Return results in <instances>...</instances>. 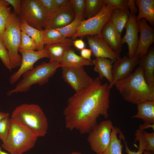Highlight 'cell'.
Masks as SVG:
<instances>
[{
    "instance_id": "603a6c76",
    "label": "cell",
    "mask_w": 154,
    "mask_h": 154,
    "mask_svg": "<svg viewBox=\"0 0 154 154\" xmlns=\"http://www.w3.org/2000/svg\"><path fill=\"white\" fill-rule=\"evenodd\" d=\"M72 45V43H57L44 45V48L48 54L50 61L60 64L65 52Z\"/></svg>"
},
{
    "instance_id": "d4e9b609",
    "label": "cell",
    "mask_w": 154,
    "mask_h": 154,
    "mask_svg": "<svg viewBox=\"0 0 154 154\" xmlns=\"http://www.w3.org/2000/svg\"><path fill=\"white\" fill-rule=\"evenodd\" d=\"M42 31L44 45L72 43L73 41L71 38L64 37L56 29H45Z\"/></svg>"
},
{
    "instance_id": "836d02e7",
    "label": "cell",
    "mask_w": 154,
    "mask_h": 154,
    "mask_svg": "<svg viewBox=\"0 0 154 154\" xmlns=\"http://www.w3.org/2000/svg\"><path fill=\"white\" fill-rule=\"evenodd\" d=\"M12 13L11 7L0 9V36L2 37L7 19Z\"/></svg>"
},
{
    "instance_id": "d590c367",
    "label": "cell",
    "mask_w": 154,
    "mask_h": 154,
    "mask_svg": "<svg viewBox=\"0 0 154 154\" xmlns=\"http://www.w3.org/2000/svg\"><path fill=\"white\" fill-rule=\"evenodd\" d=\"M105 4L114 9L128 10V0H104Z\"/></svg>"
},
{
    "instance_id": "ba28073f",
    "label": "cell",
    "mask_w": 154,
    "mask_h": 154,
    "mask_svg": "<svg viewBox=\"0 0 154 154\" xmlns=\"http://www.w3.org/2000/svg\"><path fill=\"white\" fill-rule=\"evenodd\" d=\"M114 9L104 3L101 11L96 15L82 22L77 31L71 38L73 40L77 37L87 36H101L102 29L110 20Z\"/></svg>"
},
{
    "instance_id": "4fadbf2b",
    "label": "cell",
    "mask_w": 154,
    "mask_h": 154,
    "mask_svg": "<svg viewBox=\"0 0 154 154\" xmlns=\"http://www.w3.org/2000/svg\"><path fill=\"white\" fill-rule=\"evenodd\" d=\"M124 28L126 33L121 38L122 43V44H127L128 48L127 55L128 57L131 58L135 56L139 40L138 33L139 29L136 15L130 14Z\"/></svg>"
},
{
    "instance_id": "484cf974",
    "label": "cell",
    "mask_w": 154,
    "mask_h": 154,
    "mask_svg": "<svg viewBox=\"0 0 154 154\" xmlns=\"http://www.w3.org/2000/svg\"><path fill=\"white\" fill-rule=\"evenodd\" d=\"M21 29L25 33L35 42L37 45V51L43 49L44 48L42 30H39L28 25L26 22L21 21Z\"/></svg>"
},
{
    "instance_id": "7c38bea8",
    "label": "cell",
    "mask_w": 154,
    "mask_h": 154,
    "mask_svg": "<svg viewBox=\"0 0 154 154\" xmlns=\"http://www.w3.org/2000/svg\"><path fill=\"white\" fill-rule=\"evenodd\" d=\"M139 59L138 55H135L131 58L124 56L114 62L112 70L113 82L111 85H109L110 89L117 81L128 77L132 73L135 67L138 64Z\"/></svg>"
},
{
    "instance_id": "5bb4252c",
    "label": "cell",
    "mask_w": 154,
    "mask_h": 154,
    "mask_svg": "<svg viewBox=\"0 0 154 154\" xmlns=\"http://www.w3.org/2000/svg\"><path fill=\"white\" fill-rule=\"evenodd\" d=\"M88 45L93 56L105 58L114 62L120 58V54L114 51L102 37L86 36Z\"/></svg>"
},
{
    "instance_id": "7dc6e473",
    "label": "cell",
    "mask_w": 154,
    "mask_h": 154,
    "mask_svg": "<svg viewBox=\"0 0 154 154\" xmlns=\"http://www.w3.org/2000/svg\"><path fill=\"white\" fill-rule=\"evenodd\" d=\"M1 147L0 146V154H12L11 153H7L6 152H5L3 151H2L1 149Z\"/></svg>"
},
{
    "instance_id": "7bdbcfd3",
    "label": "cell",
    "mask_w": 154,
    "mask_h": 154,
    "mask_svg": "<svg viewBox=\"0 0 154 154\" xmlns=\"http://www.w3.org/2000/svg\"><path fill=\"white\" fill-rule=\"evenodd\" d=\"M70 0H54L59 7L70 5Z\"/></svg>"
},
{
    "instance_id": "277c9868",
    "label": "cell",
    "mask_w": 154,
    "mask_h": 154,
    "mask_svg": "<svg viewBox=\"0 0 154 154\" xmlns=\"http://www.w3.org/2000/svg\"><path fill=\"white\" fill-rule=\"evenodd\" d=\"M11 120L9 135L1 146L12 154H22L34 147L38 137L17 121Z\"/></svg>"
},
{
    "instance_id": "7402d4cb",
    "label": "cell",
    "mask_w": 154,
    "mask_h": 154,
    "mask_svg": "<svg viewBox=\"0 0 154 154\" xmlns=\"http://www.w3.org/2000/svg\"><path fill=\"white\" fill-rule=\"evenodd\" d=\"M60 65V67L62 66L78 67L92 65V61L77 55L75 53L74 50L71 47L65 52Z\"/></svg>"
},
{
    "instance_id": "7a4b0ae2",
    "label": "cell",
    "mask_w": 154,
    "mask_h": 154,
    "mask_svg": "<svg viewBox=\"0 0 154 154\" xmlns=\"http://www.w3.org/2000/svg\"><path fill=\"white\" fill-rule=\"evenodd\" d=\"M114 85L128 102L137 105L146 101H154V87L146 83L143 69L140 66L129 76L117 81Z\"/></svg>"
},
{
    "instance_id": "ac0fdd59",
    "label": "cell",
    "mask_w": 154,
    "mask_h": 154,
    "mask_svg": "<svg viewBox=\"0 0 154 154\" xmlns=\"http://www.w3.org/2000/svg\"><path fill=\"white\" fill-rule=\"evenodd\" d=\"M138 64L144 71V76L147 84L150 87H154V49L150 48L145 55L140 58Z\"/></svg>"
},
{
    "instance_id": "8992f818",
    "label": "cell",
    "mask_w": 154,
    "mask_h": 154,
    "mask_svg": "<svg viewBox=\"0 0 154 154\" xmlns=\"http://www.w3.org/2000/svg\"><path fill=\"white\" fill-rule=\"evenodd\" d=\"M21 20L14 12L8 17L2 38L8 52L12 69L20 66L22 58L18 53L21 41Z\"/></svg>"
},
{
    "instance_id": "f546056e",
    "label": "cell",
    "mask_w": 154,
    "mask_h": 154,
    "mask_svg": "<svg viewBox=\"0 0 154 154\" xmlns=\"http://www.w3.org/2000/svg\"><path fill=\"white\" fill-rule=\"evenodd\" d=\"M84 18L76 16L74 20L70 23L62 28L56 29L64 37L72 38L77 31Z\"/></svg>"
},
{
    "instance_id": "ffe728a7",
    "label": "cell",
    "mask_w": 154,
    "mask_h": 154,
    "mask_svg": "<svg viewBox=\"0 0 154 154\" xmlns=\"http://www.w3.org/2000/svg\"><path fill=\"white\" fill-rule=\"evenodd\" d=\"M138 7V13L136 16V20L144 19L153 25L154 24V0H135Z\"/></svg>"
},
{
    "instance_id": "9c48e42d",
    "label": "cell",
    "mask_w": 154,
    "mask_h": 154,
    "mask_svg": "<svg viewBox=\"0 0 154 154\" xmlns=\"http://www.w3.org/2000/svg\"><path fill=\"white\" fill-rule=\"evenodd\" d=\"M113 127L111 120H104L97 124L88 133V141L91 150L97 154L103 153L108 147Z\"/></svg>"
},
{
    "instance_id": "d6986e66",
    "label": "cell",
    "mask_w": 154,
    "mask_h": 154,
    "mask_svg": "<svg viewBox=\"0 0 154 154\" xmlns=\"http://www.w3.org/2000/svg\"><path fill=\"white\" fill-rule=\"evenodd\" d=\"M92 63L94 66V71L98 74L100 79L105 78L109 82V86L111 85L113 82L112 61L107 58L97 57L92 60Z\"/></svg>"
},
{
    "instance_id": "30bf717a",
    "label": "cell",
    "mask_w": 154,
    "mask_h": 154,
    "mask_svg": "<svg viewBox=\"0 0 154 154\" xmlns=\"http://www.w3.org/2000/svg\"><path fill=\"white\" fill-rule=\"evenodd\" d=\"M61 67L62 78L76 92L86 90L94 81V79L85 71L84 66H62Z\"/></svg>"
},
{
    "instance_id": "6da1fadb",
    "label": "cell",
    "mask_w": 154,
    "mask_h": 154,
    "mask_svg": "<svg viewBox=\"0 0 154 154\" xmlns=\"http://www.w3.org/2000/svg\"><path fill=\"white\" fill-rule=\"evenodd\" d=\"M108 82L102 83L99 77L85 90L75 92L68 99L63 112L66 128L89 133L98 124L100 116H109L110 89Z\"/></svg>"
},
{
    "instance_id": "b9f144b4",
    "label": "cell",
    "mask_w": 154,
    "mask_h": 154,
    "mask_svg": "<svg viewBox=\"0 0 154 154\" xmlns=\"http://www.w3.org/2000/svg\"><path fill=\"white\" fill-rule=\"evenodd\" d=\"M72 44L76 48L81 50L85 48V44L82 39H78L73 40Z\"/></svg>"
},
{
    "instance_id": "9a60e30c",
    "label": "cell",
    "mask_w": 154,
    "mask_h": 154,
    "mask_svg": "<svg viewBox=\"0 0 154 154\" xmlns=\"http://www.w3.org/2000/svg\"><path fill=\"white\" fill-rule=\"evenodd\" d=\"M75 18L74 10L70 5L60 7L50 18L44 29H57L62 28L70 23Z\"/></svg>"
},
{
    "instance_id": "e575fe53",
    "label": "cell",
    "mask_w": 154,
    "mask_h": 154,
    "mask_svg": "<svg viewBox=\"0 0 154 154\" xmlns=\"http://www.w3.org/2000/svg\"><path fill=\"white\" fill-rule=\"evenodd\" d=\"M86 0H70V5L73 8L76 16L85 18Z\"/></svg>"
},
{
    "instance_id": "8d00e7d4",
    "label": "cell",
    "mask_w": 154,
    "mask_h": 154,
    "mask_svg": "<svg viewBox=\"0 0 154 154\" xmlns=\"http://www.w3.org/2000/svg\"><path fill=\"white\" fill-rule=\"evenodd\" d=\"M39 1L47 12L49 18L59 8L54 0H39Z\"/></svg>"
},
{
    "instance_id": "e0dca14e",
    "label": "cell",
    "mask_w": 154,
    "mask_h": 154,
    "mask_svg": "<svg viewBox=\"0 0 154 154\" xmlns=\"http://www.w3.org/2000/svg\"><path fill=\"white\" fill-rule=\"evenodd\" d=\"M101 36L115 52L119 54L122 48V43L120 34L108 21L103 27Z\"/></svg>"
},
{
    "instance_id": "52a82bcc",
    "label": "cell",
    "mask_w": 154,
    "mask_h": 154,
    "mask_svg": "<svg viewBox=\"0 0 154 154\" xmlns=\"http://www.w3.org/2000/svg\"><path fill=\"white\" fill-rule=\"evenodd\" d=\"M21 21L40 31L43 30L49 17L39 0H22L19 16Z\"/></svg>"
},
{
    "instance_id": "3957f363",
    "label": "cell",
    "mask_w": 154,
    "mask_h": 154,
    "mask_svg": "<svg viewBox=\"0 0 154 154\" xmlns=\"http://www.w3.org/2000/svg\"><path fill=\"white\" fill-rule=\"evenodd\" d=\"M11 118L26 127L38 137L44 136L47 133V119L37 104H23L17 107Z\"/></svg>"
},
{
    "instance_id": "cb8c5ba5",
    "label": "cell",
    "mask_w": 154,
    "mask_h": 154,
    "mask_svg": "<svg viewBox=\"0 0 154 154\" xmlns=\"http://www.w3.org/2000/svg\"><path fill=\"white\" fill-rule=\"evenodd\" d=\"M121 132L119 128L113 127L110 144L105 151L100 154H122L123 145L121 143Z\"/></svg>"
},
{
    "instance_id": "2e32d148",
    "label": "cell",
    "mask_w": 154,
    "mask_h": 154,
    "mask_svg": "<svg viewBox=\"0 0 154 154\" xmlns=\"http://www.w3.org/2000/svg\"><path fill=\"white\" fill-rule=\"evenodd\" d=\"M144 19L137 21L140 33L138 43L135 54L141 58L148 52L154 42V29L149 26Z\"/></svg>"
},
{
    "instance_id": "f6af8a7d",
    "label": "cell",
    "mask_w": 154,
    "mask_h": 154,
    "mask_svg": "<svg viewBox=\"0 0 154 154\" xmlns=\"http://www.w3.org/2000/svg\"><path fill=\"white\" fill-rule=\"evenodd\" d=\"M9 116V113L0 111V121L4 118Z\"/></svg>"
},
{
    "instance_id": "60d3db41",
    "label": "cell",
    "mask_w": 154,
    "mask_h": 154,
    "mask_svg": "<svg viewBox=\"0 0 154 154\" xmlns=\"http://www.w3.org/2000/svg\"><path fill=\"white\" fill-rule=\"evenodd\" d=\"M92 52L90 49L84 48L81 50V56L83 58L92 61L91 56Z\"/></svg>"
},
{
    "instance_id": "f1b7e54d",
    "label": "cell",
    "mask_w": 154,
    "mask_h": 154,
    "mask_svg": "<svg viewBox=\"0 0 154 154\" xmlns=\"http://www.w3.org/2000/svg\"><path fill=\"white\" fill-rule=\"evenodd\" d=\"M104 4V0H86L85 17L88 19L96 15L101 11Z\"/></svg>"
},
{
    "instance_id": "ee69618b",
    "label": "cell",
    "mask_w": 154,
    "mask_h": 154,
    "mask_svg": "<svg viewBox=\"0 0 154 154\" xmlns=\"http://www.w3.org/2000/svg\"><path fill=\"white\" fill-rule=\"evenodd\" d=\"M9 5L5 0H0V9L8 7Z\"/></svg>"
},
{
    "instance_id": "4dcf8cb0",
    "label": "cell",
    "mask_w": 154,
    "mask_h": 154,
    "mask_svg": "<svg viewBox=\"0 0 154 154\" xmlns=\"http://www.w3.org/2000/svg\"><path fill=\"white\" fill-rule=\"evenodd\" d=\"M37 49V45L35 41L24 32L21 31V41L19 52Z\"/></svg>"
},
{
    "instance_id": "1f68e13d",
    "label": "cell",
    "mask_w": 154,
    "mask_h": 154,
    "mask_svg": "<svg viewBox=\"0 0 154 154\" xmlns=\"http://www.w3.org/2000/svg\"><path fill=\"white\" fill-rule=\"evenodd\" d=\"M11 126V120L9 116L0 121V139L2 142L7 139L9 135Z\"/></svg>"
},
{
    "instance_id": "d6a6232c",
    "label": "cell",
    "mask_w": 154,
    "mask_h": 154,
    "mask_svg": "<svg viewBox=\"0 0 154 154\" xmlns=\"http://www.w3.org/2000/svg\"><path fill=\"white\" fill-rule=\"evenodd\" d=\"M0 59L7 69L10 71L12 69L8 51L0 36Z\"/></svg>"
},
{
    "instance_id": "ab89813d",
    "label": "cell",
    "mask_w": 154,
    "mask_h": 154,
    "mask_svg": "<svg viewBox=\"0 0 154 154\" xmlns=\"http://www.w3.org/2000/svg\"><path fill=\"white\" fill-rule=\"evenodd\" d=\"M129 9H130V14L132 15H136L138 13V9L137 7L134 0H128Z\"/></svg>"
},
{
    "instance_id": "74e56055",
    "label": "cell",
    "mask_w": 154,
    "mask_h": 154,
    "mask_svg": "<svg viewBox=\"0 0 154 154\" xmlns=\"http://www.w3.org/2000/svg\"><path fill=\"white\" fill-rule=\"evenodd\" d=\"M142 137L146 142L147 145L144 150L151 151L154 152V132L148 133L143 131Z\"/></svg>"
},
{
    "instance_id": "83f0119b",
    "label": "cell",
    "mask_w": 154,
    "mask_h": 154,
    "mask_svg": "<svg viewBox=\"0 0 154 154\" xmlns=\"http://www.w3.org/2000/svg\"><path fill=\"white\" fill-rule=\"evenodd\" d=\"M149 126L145 124H141L140 125L139 128L136 131L135 135V142L137 141H139V147H137L138 149V151L136 152L135 150L132 151L130 150L127 146V143L125 141L124 136L122 133L121 132V135L122 139H123L125 144V152L127 154H143V151L145 149L147 145V143L143 139L142 133V131L145 129L148 128Z\"/></svg>"
},
{
    "instance_id": "5b68a950",
    "label": "cell",
    "mask_w": 154,
    "mask_h": 154,
    "mask_svg": "<svg viewBox=\"0 0 154 154\" xmlns=\"http://www.w3.org/2000/svg\"><path fill=\"white\" fill-rule=\"evenodd\" d=\"M60 67V64L52 61L42 63L23 74L22 79L18 82L15 88L7 92V95L27 92L33 85L43 86L48 82Z\"/></svg>"
},
{
    "instance_id": "f35d334b",
    "label": "cell",
    "mask_w": 154,
    "mask_h": 154,
    "mask_svg": "<svg viewBox=\"0 0 154 154\" xmlns=\"http://www.w3.org/2000/svg\"><path fill=\"white\" fill-rule=\"evenodd\" d=\"M5 0L13 6L14 9V12L19 16L21 11V0Z\"/></svg>"
},
{
    "instance_id": "c3c4849f",
    "label": "cell",
    "mask_w": 154,
    "mask_h": 154,
    "mask_svg": "<svg viewBox=\"0 0 154 154\" xmlns=\"http://www.w3.org/2000/svg\"><path fill=\"white\" fill-rule=\"evenodd\" d=\"M68 154H82V153L79 152L74 151Z\"/></svg>"
},
{
    "instance_id": "4316f807",
    "label": "cell",
    "mask_w": 154,
    "mask_h": 154,
    "mask_svg": "<svg viewBox=\"0 0 154 154\" xmlns=\"http://www.w3.org/2000/svg\"><path fill=\"white\" fill-rule=\"evenodd\" d=\"M130 15L128 10L114 9L110 20L121 34L127 21Z\"/></svg>"
},
{
    "instance_id": "44dd1931",
    "label": "cell",
    "mask_w": 154,
    "mask_h": 154,
    "mask_svg": "<svg viewBox=\"0 0 154 154\" xmlns=\"http://www.w3.org/2000/svg\"><path fill=\"white\" fill-rule=\"evenodd\" d=\"M137 105V112L132 118L141 119L144 123L154 124V101H146Z\"/></svg>"
},
{
    "instance_id": "8fae6325",
    "label": "cell",
    "mask_w": 154,
    "mask_h": 154,
    "mask_svg": "<svg viewBox=\"0 0 154 154\" xmlns=\"http://www.w3.org/2000/svg\"><path fill=\"white\" fill-rule=\"evenodd\" d=\"M20 52L22 58L21 63L18 70L10 76L9 82L11 84L16 83L23 74L33 68L35 63L37 61L44 58H49L48 54L44 48L39 51L30 50Z\"/></svg>"
},
{
    "instance_id": "bcb514c9",
    "label": "cell",
    "mask_w": 154,
    "mask_h": 154,
    "mask_svg": "<svg viewBox=\"0 0 154 154\" xmlns=\"http://www.w3.org/2000/svg\"><path fill=\"white\" fill-rule=\"evenodd\" d=\"M143 153L144 154H154V153L151 151L144 150Z\"/></svg>"
}]
</instances>
